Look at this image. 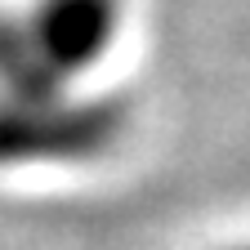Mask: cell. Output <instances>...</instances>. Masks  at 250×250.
<instances>
[{"mask_svg": "<svg viewBox=\"0 0 250 250\" xmlns=\"http://www.w3.org/2000/svg\"><path fill=\"white\" fill-rule=\"evenodd\" d=\"M228 250H250V241H237V246H228Z\"/></svg>", "mask_w": 250, "mask_h": 250, "instance_id": "cell-3", "label": "cell"}, {"mask_svg": "<svg viewBox=\"0 0 250 250\" xmlns=\"http://www.w3.org/2000/svg\"><path fill=\"white\" fill-rule=\"evenodd\" d=\"M130 125V99L94 89L67 103L0 99V170H62L112 152Z\"/></svg>", "mask_w": 250, "mask_h": 250, "instance_id": "cell-2", "label": "cell"}, {"mask_svg": "<svg viewBox=\"0 0 250 250\" xmlns=\"http://www.w3.org/2000/svg\"><path fill=\"white\" fill-rule=\"evenodd\" d=\"M125 0H22L0 14V99L67 103L116 49Z\"/></svg>", "mask_w": 250, "mask_h": 250, "instance_id": "cell-1", "label": "cell"}]
</instances>
